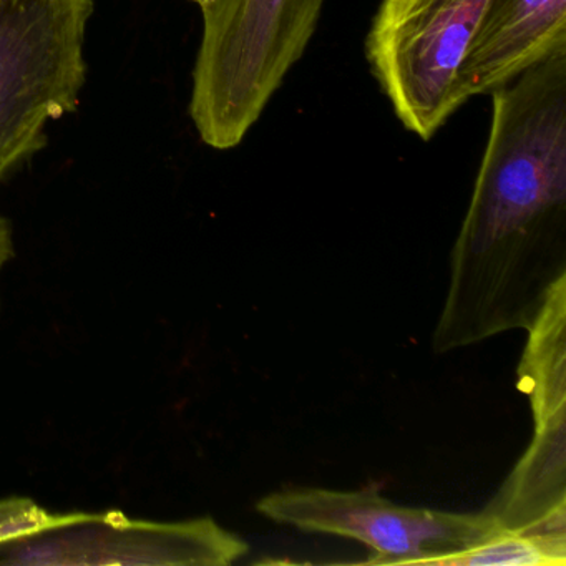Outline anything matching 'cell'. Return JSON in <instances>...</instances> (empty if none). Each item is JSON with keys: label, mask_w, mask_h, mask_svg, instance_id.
Segmentation results:
<instances>
[{"label": "cell", "mask_w": 566, "mask_h": 566, "mask_svg": "<svg viewBox=\"0 0 566 566\" xmlns=\"http://www.w3.org/2000/svg\"><path fill=\"white\" fill-rule=\"evenodd\" d=\"M264 518L304 533L363 543L367 565H432L500 528L486 512L457 513L397 505L379 486L331 490L283 486L258 500Z\"/></svg>", "instance_id": "cell-5"}, {"label": "cell", "mask_w": 566, "mask_h": 566, "mask_svg": "<svg viewBox=\"0 0 566 566\" xmlns=\"http://www.w3.org/2000/svg\"><path fill=\"white\" fill-rule=\"evenodd\" d=\"M326 0H210L190 117L214 150L237 148L310 48Z\"/></svg>", "instance_id": "cell-1"}, {"label": "cell", "mask_w": 566, "mask_h": 566, "mask_svg": "<svg viewBox=\"0 0 566 566\" xmlns=\"http://www.w3.org/2000/svg\"><path fill=\"white\" fill-rule=\"evenodd\" d=\"M14 254V243H12V231L8 221L0 217V270L6 266Z\"/></svg>", "instance_id": "cell-9"}, {"label": "cell", "mask_w": 566, "mask_h": 566, "mask_svg": "<svg viewBox=\"0 0 566 566\" xmlns=\"http://www.w3.org/2000/svg\"><path fill=\"white\" fill-rule=\"evenodd\" d=\"M437 566H565L566 532L499 528L480 542L436 559Z\"/></svg>", "instance_id": "cell-8"}, {"label": "cell", "mask_w": 566, "mask_h": 566, "mask_svg": "<svg viewBox=\"0 0 566 566\" xmlns=\"http://www.w3.org/2000/svg\"><path fill=\"white\" fill-rule=\"evenodd\" d=\"M250 552L211 516L185 522L132 520L120 512L52 513L32 503L0 533V565L228 566Z\"/></svg>", "instance_id": "cell-4"}, {"label": "cell", "mask_w": 566, "mask_h": 566, "mask_svg": "<svg viewBox=\"0 0 566 566\" xmlns=\"http://www.w3.org/2000/svg\"><path fill=\"white\" fill-rule=\"evenodd\" d=\"M94 0H0V180L74 112Z\"/></svg>", "instance_id": "cell-2"}, {"label": "cell", "mask_w": 566, "mask_h": 566, "mask_svg": "<svg viewBox=\"0 0 566 566\" xmlns=\"http://www.w3.org/2000/svg\"><path fill=\"white\" fill-rule=\"evenodd\" d=\"M566 49V0H490L462 65L467 102Z\"/></svg>", "instance_id": "cell-7"}, {"label": "cell", "mask_w": 566, "mask_h": 566, "mask_svg": "<svg viewBox=\"0 0 566 566\" xmlns=\"http://www.w3.org/2000/svg\"><path fill=\"white\" fill-rule=\"evenodd\" d=\"M490 0H380L366 61L399 124L430 142L467 104L462 65Z\"/></svg>", "instance_id": "cell-3"}, {"label": "cell", "mask_w": 566, "mask_h": 566, "mask_svg": "<svg viewBox=\"0 0 566 566\" xmlns=\"http://www.w3.org/2000/svg\"><path fill=\"white\" fill-rule=\"evenodd\" d=\"M526 333L516 380L532 410L533 437L483 512L500 528L566 532V280Z\"/></svg>", "instance_id": "cell-6"}, {"label": "cell", "mask_w": 566, "mask_h": 566, "mask_svg": "<svg viewBox=\"0 0 566 566\" xmlns=\"http://www.w3.org/2000/svg\"><path fill=\"white\" fill-rule=\"evenodd\" d=\"M191 2H195V4L200 6V8H203L205 4H208L210 0H191Z\"/></svg>", "instance_id": "cell-10"}]
</instances>
